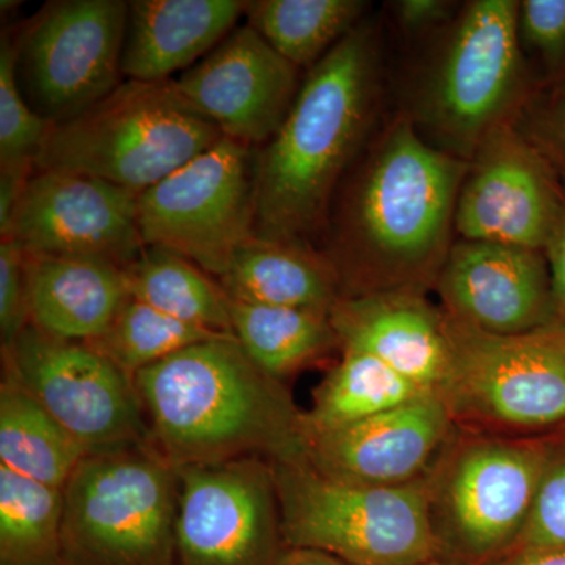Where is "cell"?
<instances>
[{
  "mask_svg": "<svg viewBox=\"0 0 565 565\" xmlns=\"http://www.w3.org/2000/svg\"><path fill=\"white\" fill-rule=\"evenodd\" d=\"M467 167L430 147L403 111L381 122L334 193L318 244L341 297L434 291Z\"/></svg>",
  "mask_w": 565,
  "mask_h": 565,
  "instance_id": "6da1fadb",
  "label": "cell"
},
{
  "mask_svg": "<svg viewBox=\"0 0 565 565\" xmlns=\"http://www.w3.org/2000/svg\"><path fill=\"white\" fill-rule=\"evenodd\" d=\"M384 29L364 18L302 77L277 134L256 150V236L318 248L341 181L382 118Z\"/></svg>",
  "mask_w": 565,
  "mask_h": 565,
  "instance_id": "7a4b0ae2",
  "label": "cell"
},
{
  "mask_svg": "<svg viewBox=\"0 0 565 565\" xmlns=\"http://www.w3.org/2000/svg\"><path fill=\"white\" fill-rule=\"evenodd\" d=\"M150 445L177 470L305 457L303 412L234 334L188 345L134 375Z\"/></svg>",
  "mask_w": 565,
  "mask_h": 565,
  "instance_id": "3957f363",
  "label": "cell"
},
{
  "mask_svg": "<svg viewBox=\"0 0 565 565\" xmlns=\"http://www.w3.org/2000/svg\"><path fill=\"white\" fill-rule=\"evenodd\" d=\"M519 0H468L424 41L399 109L430 147L470 161L537 90L516 31Z\"/></svg>",
  "mask_w": 565,
  "mask_h": 565,
  "instance_id": "277c9868",
  "label": "cell"
},
{
  "mask_svg": "<svg viewBox=\"0 0 565 565\" xmlns=\"http://www.w3.org/2000/svg\"><path fill=\"white\" fill-rule=\"evenodd\" d=\"M223 137L174 79H128L90 109L51 122L35 170L88 174L141 193Z\"/></svg>",
  "mask_w": 565,
  "mask_h": 565,
  "instance_id": "5b68a950",
  "label": "cell"
},
{
  "mask_svg": "<svg viewBox=\"0 0 565 565\" xmlns=\"http://www.w3.org/2000/svg\"><path fill=\"white\" fill-rule=\"evenodd\" d=\"M553 438H516L456 426L427 475L437 561L498 565L514 552Z\"/></svg>",
  "mask_w": 565,
  "mask_h": 565,
  "instance_id": "8992f818",
  "label": "cell"
},
{
  "mask_svg": "<svg viewBox=\"0 0 565 565\" xmlns=\"http://www.w3.org/2000/svg\"><path fill=\"white\" fill-rule=\"evenodd\" d=\"M178 505L150 444L88 452L63 487V565H177Z\"/></svg>",
  "mask_w": 565,
  "mask_h": 565,
  "instance_id": "52a82bcc",
  "label": "cell"
},
{
  "mask_svg": "<svg viewBox=\"0 0 565 565\" xmlns=\"http://www.w3.org/2000/svg\"><path fill=\"white\" fill-rule=\"evenodd\" d=\"M273 467L288 548L327 553L348 565L437 559L429 473L403 486H367L330 478L305 457Z\"/></svg>",
  "mask_w": 565,
  "mask_h": 565,
  "instance_id": "ba28073f",
  "label": "cell"
},
{
  "mask_svg": "<svg viewBox=\"0 0 565 565\" xmlns=\"http://www.w3.org/2000/svg\"><path fill=\"white\" fill-rule=\"evenodd\" d=\"M448 323L451 366L437 394L457 427L544 438L565 426V326L494 334Z\"/></svg>",
  "mask_w": 565,
  "mask_h": 565,
  "instance_id": "9c48e42d",
  "label": "cell"
},
{
  "mask_svg": "<svg viewBox=\"0 0 565 565\" xmlns=\"http://www.w3.org/2000/svg\"><path fill=\"white\" fill-rule=\"evenodd\" d=\"M255 148L223 137L139 193L145 247H161L221 278L256 236Z\"/></svg>",
  "mask_w": 565,
  "mask_h": 565,
  "instance_id": "30bf717a",
  "label": "cell"
},
{
  "mask_svg": "<svg viewBox=\"0 0 565 565\" xmlns=\"http://www.w3.org/2000/svg\"><path fill=\"white\" fill-rule=\"evenodd\" d=\"M2 366L88 452L150 444L132 377L92 344L29 323L2 348Z\"/></svg>",
  "mask_w": 565,
  "mask_h": 565,
  "instance_id": "8fae6325",
  "label": "cell"
},
{
  "mask_svg": "<svg viewBox=\"0 0 565 565\" xmlns=\"http://www.w3.org/2000/svg\"><path fill=\"white\" fill-rule=\"evenodd\" d=\"M128 14L122 0H58L18 32V65L44 120H70L121 84Z\"/></svg>",
  "mask_w": 565,
  "mask_h": 565,
  "instance_id": "7c38bea8",
  "label": "cell"
},
{
  "mask_svg": "<svg viewBox=\"0 0 565 565\" xmlns=\"http://www.w3.org/2000/svg\"><path fill=\"white\" fill-rule=\"evenodd\" d=\"M178 478L177 565H278L288 546L269 460L195 465Z\"/></svg>",
  "mask_w": 565,
  "mask_h": 565,
  "instance_id": "4fadbf2b",
  "label": "cell"
},
{
  "mask_svg": "<svg viewBox=\"0 0 565 565\" xmlns=\"http://www.w3.org/2000/svg\"><path fill=\"white\" fill-rule=\"evenodd\" d=\"M0 233L28 255L98 259L121 269L145 250L139 193L63 170H33Z\"/></svg>",
  "mask_w": 565,
  "mask_h": 565,
  "instance_id": "5bb4252c",
  "label": "cell"
},
{
  "mask_svg": "<svg viewBox=\"0 0 565 565\" xmlns=\"http://www.w3.org/2000/svg\"><path fill=\"white\" fill-rule=\"evenodd\" d=\"M564 200L555 170L514 122H505L468 161L457 196L456 239L544 250Z\"/></svg>",
  "mask_w": 565,
  "mask_h": 565,
  "instance_id": "9a60e30c",
  "label": "cell"
},
{
  "mask_svg": "<svg viewBox=\"0 0 565 565\" xmlns=\"http://www.w3.org/2000/svg\"><path fill=\"white\" fill-rule=\"evenodd\" d=\"M174 82L223 136L255 150L280 129L302 84L300 70L248 24Z\"/></svg>",
  "mask_w": 565,
  "mask_h": 565,
  "instance_id": "2e32d148",
  "label": "cell"
},
{
  "mask_svg": "<svg viewBox=\"0 0 565 565\" xmlns=\"http://www.w3.org/2000/svg\"><path fill=\"white\" fill-rule=\"evenodd\" d=\"M434 291L452 321L481 332L519 334L555 322L544 250L456 239Z\"/></svg>",
  "mask_w": 565,
  "mask_h": 565,
  "instance_id": "e0dca14e",
  "label": "cell"
},
{
  "mask_svg": "<svg viewBox=\"0 0 565 565\" xmlns=\"http://www.w3.org/2000/svg\"><path fill=\"white\" fill-rule=\"evenodd\" d=\"M456 424L437 393L305 440V460L321 473L367 486L418 481L437 462Z\"/></svg>",
  "mask_w": 565,
  "mask_h": 565,
  "instance_id": "ac0fdd59",
  "label": "cell"
},
{
  "mask_svg": "<svg viewBox=\"0 0 565 565\" xmlns=\"http://www.w3.org/2000/svg\"><path fill=\"white\" fill-rule=\"evenodd\" d=\"M341 352L367 353L424 392L438 393L451 366L448 316L427 294L341 297L330 310Z\"/></svg>",
  "mask_w": 565,
  "mask_h": 565,
  "instance_id": "d6986e66",
  "label": "cell"
},
{
  "mask_svg": "<svg viewBox=\"0 0 565 565\" xmlns=\"http://www.w3.org/2000/svg\"><path fill=\"white\" fill-rule=\"evenodd\" d=\"M243 0H134L122 50V76L170 81L222 43L243 17Z\"/></svg>",
  "mask_w": 565,
  "mask_h": 565,
  "instance_id": "ffe728a7",
  "label": "cell"
},
{
  "mask_svg": "<svg viewBox=\"0 0 565 565\" xmlns=\"http://www.w3.org/2000/svg\"><path fill=\"white\" fill-rule=\"evenodd\" d=\"M25 266L31 326L62 340H98L131 299L115 264L25 253Z\"/></svg>",
  "mask_w": 565,
  "mask_h": 565,
  "instance_id": "44dd1931",
  "label": "cell"
},
{
  "mask_svg": "<svg viewBox=\"0 0 565 565\" xmlns=\"http://www.w3.org/2000/svg\"><path fill=\"white\" fill-rule=\"evenodd\" d=\"M218 282L233 302L264 307L330 313L341 299L337 274L319 248L258 236L236 252Z\"/></svg>",
  "mask_w": 565,
  "mask_h": 565,
  "instance_id": "7402d4cb",
  "label": "cell"
},
{
  "mask_svg": "<svg viewBox=\"0 0 565 565\" xmlns=\"http://www.w3.org/2000/svg\"><path fill=\"white\" fill-rule=\"evenodd\" d=\"M232 326L234 338L253 362L281 382L341 352L326 311L232 300Z\"/></svg>",
  "mask_w": 565,
  "mask_h": 565,
  "instance_id": "603a6c76",
  "label": "cell"
},
{
  "mask_svg": "<svg viewBox=\"0 0 565 565\" xmlns=\"http://www.w3.org/2000/svg\"><path fill=\"white\" fill-rule=\"evenodd\" d=\"M88 455L43 405L2 374L0 384V465L14 473L63 489Z\"/></svg>",
  "mask_w": 565,
  "mask_h": 565,
  "instance_id": "cb8c5ba5",
  "label": "cell"
},
{
  "mask_svg": "<svg viewBox=\"0 0 565 565\" xmlns=\"http://www.w3.org/2000/svg\"><path fill=\"white\" fill-rule=\"evenodd\" d=\"M122 270L132 299L188 326L233 334L232 300L217 278L191 259L167 248L145 247Z\"/></svg>",
  "mask_w": 565,
  "mask_h": 565,
  "instance_id": "d4e9b609",
  "label": "cell"
},
{
  "mask_svg": "<svg viewBox=\"0 0 565 565\" xmlns=\"http://www.w3.org/2000/svg\"><path fill=\"white\" fill-rule=\"evenodd\" d=\"M424 392L367 353L343 351L303 412L305 440L373 418L416 399Z\"/></svg>",
  "mask_w": 565,
  "mask_h": 565,
  "instance_id": "484cf974",
  "label": "cell"
},
{
  "mask_svg": "<svg viewBox=\"0 0 565 565\" xmlns=\"http://www.w3.org/2000/svg\"><path fill=\"white\" fill-rule=\"evenodd\" d=\"M370 10L366 0H248L244 14L281 57L307 73L370 17Z\"/></svg>",
  "mask_w": 565,
  "mask_h": 565,
  "instance_id": "4316f807",
  "label": "cell"
},
{
  "mask_svg": "<svg viewBox=\"0 0 565 565\" xmlns=\"http://www.w3.org/2000/svg\"><path fill=\"white\" fill-rule=\"evenodd\" d=\"M63 489L0 465V565H63Z\"/></svg>",
  "mask_w": 565,
  "mask_h": 565,
  "instance_id": "83f0119b",
  "label": "cell"
},
{
  "mask_svg": "<svg viewBox=\"0 0 565 565\" xmlns=\"http://www.w3.org/2000/svg\"><path fill=\"white\" fill-rule=\"evenodd\" d=\"M221 334L230 333H215L188 326L131 297L122 305L109 329L88 344L98 349L134 381V375L152 364L169 359L188 345Z\"/></svg>",
  "mask_w": 565,
  "mask_h": 565,
  "instance_id": "f1b7e54d",
  "label": "cell"
},
{
  "mask_svg": "<svg viewBox=\"0 0 565 565\" xmlns=\"http://www.w3.org/2000/svg\"><path fill=\"white\" fill-rule=\"evenodd\" d=\"M18 33L0 40V172L33 173L51 122L29 106L18 76Z\"/></svg>",
  "mask_w": 565,
  "mask_h": 565,
  "instance_id": "f546056e",
  "label": "cell"
},
{
  "mask_svg": "<svg viewBox=\"0 0 565 565\" xmlns=\"http://www.w3.org/2000/svg\"><path fill=\"white\" fill-rule=\"evenodd\" d=\"M516 31L537 88L565 81V0H519Z\"/></svg>",
  "mask_w": 565,
  "mask_h": 565,
  "instance_id": "4dcf8cb0",
  "label": "cell"
},
{
  "mask_svg": "<svg viewBox=\"0 0 565 565\" xmlns=\"http://www.w3.org/2000/svg\"><path fill=\"white\" fill-rule=\"evenodd\" d=\"M561 552H565V444L553 440L526 525L508 559Z\"/></svg>",
  "mask_w": 565,
  "mask_h": 565,
  "instance_id": "1f68e13d",
  "label": "cell"
},
{
  "mask_svg": "<svg viewBox=\"0 0 565 565\" xmlns=\"http://www.w3.org/2000/svg\"><path fill=\"white\" fill-rule=\"evenodd\" d=\"M514 125L565 185V81L537 88Z\"/></svg>",
  "mask_w": 565,
  "mask_h": 565,
  "instance_id": "d6a6232c",
  "label": "cell"
},
{
  "mask_svg": "<svg viewBox=\"0 0 565 565\" xmlns=\"http://www.w3.org/2000/svg\"><path fill=\"white\" fill-rule=\"evenodd\" d=\"M29 319L25 253L13 241L0 243V337L2 348L17 340Z\"/></svg>",
  "mask_w": 565,
  "mask_h": 565,
  "instance_id": "836d02e7",
  "label": "cell"
},
{
  "mask_svg": "<svg viewBox=\"0 0 565 565\" xmlns=\"http://www.w3.org/2000/svg\"><path fill=\"white\" fill-rule=\"evenodd\" d=\"M462 3L455 0H394L386 3L390 20L405 40L426 41L446 28Z\"/></svg>",
  "mask_w": 565,
  "mask_h": 565,
  "instance_id": "e575fe53",
  "label": "cell"
},
{
  "mask_svg": "<svg viewBox=\"0 0 565 565\" xmlns=\"http://www.w3.org/2000/svg\"><path fill=\"white\" fill-rule=\"evenodd\" d=\"M544 252L550 274H552L553 310H555L553 326H565V200L563 211L546 241Z\"/></svg>",
  "mask_w": 565,
  "mask_h": 565,
  "instance_id": "d590c367",
  "label": "cell"
},
{
  "mask_svg": "<svg viewBox=\"0 0 565 565\" xmlns=\"http://www.w3.org/2000/svg\"><path fill=\"white\" fill-rule=\"evenodd\" d=\"M278 565H348L337 557L315 550L286 548Z\"/></svg>",
  "mask_w": 565,
  "mask_h": 565,
  "instance_id": "8d00e7d4",
  "label": "cell"
},
{
  "mask_svg": "<svg viewBox=\"0 0 565 565\" xmlns=\"http://www.w3.org/2000/svg\"><path fill=\"white\" fill-rule=\"evenodd\" d=\"M498 565H565V552L516 556Z\"/></svg>",
  "mask_w": 565,
  "mask_h": 565,
  "instance_id": "74e56055",
  "label": "cell"
},
{
  "mask_svg": "<svg viewBox=\"0 0 565 565\" xmlns=\"http://www.w3.org/2000/svg\"><path fill=\"white\" fill-rule=\"evenodd\" d=\"M416 565H446V564L440 563V561L434 559V561H429V563H423V564H416Z\"/></svg>",
  "mask_w": 565,
  "mask_h": 565,
  "instance_id": "f35d334b",
  "label": "cell"
}]
</instances>
